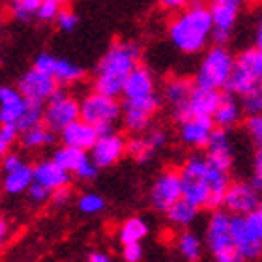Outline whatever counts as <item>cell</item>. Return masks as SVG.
<instances>
[{"label":"cell","mask_w":262,"mask_h":262,"mask_svg":"<svg viewBox=\"0 0 262 262\" xmlns=\"http://www.w3.org/2000/svg\"><path fill=\"white\" fill-rule=\"evenodd\" d=\"M141 45L135 41L120 39L111 43L94 70L92 88L105 96L120 98L129 73L141 64Z\"/></svg>","instance_id":"obj_1"},{"label":"cell","mask_w":262,"mask_h":262,"mask_svg":"<svg viewBox=\"0 0 262 262\" xmlns=\"http://www.w3.org/2000/svg\"><path fill=\"white\" fill-rule=\"evenodd\" d=\"M169 39L184 55L201 53L212 39L213 19L202 0H191L187 8L180 10L169 23Z\"/></svg>","instance_id":"obj_2"},{"label":"cell","mask_w":262,"mask_h":262,"mask_svg":"<svg viewBox=\"0 0 262 262\" xmlns=\"http://www.w3.org/2000/svg\"><path fill=\"white\" fill-rule=\"evenodd\" d=\"M230 219H232V213L227 212L225 208L212 210L206 225V238H204L208 251L212 253L215 262H247L234 246L232 232H230Z\"/></svg>","instance_id":"obj_3"},{"label":"cell","mask_w":262,"mask_h":262,"mask_svg":"<svg viewBox=\"0 0 262 262\" xmlns=\"http://www.w3.org/2000/svg\"><path fill=\"white\" fill-rule=\"evenodd\" d=\"M236 56H232L227 45H213L202 56L195 73V84L215 90H225L234 71Z\"/></svg>","instance_id":"obj_4"},{"label":"cell","mask_w":262,"mask_h":262,"mask_svg":"<svg viewBox=\"0 0 262 262\" xmlns=\"http://www.w3.org/2000/svg\"><path fill=\"white\" fill-rule=\"evenodd\" d=\"M81 118L92 124L99 135L113 131L116 122L122 120V101L92 90L81 99Z\"/></svg>","instance_id":"obj_5"},{"label":"cell","mask_w":262,"mask_h":262,"mask_svg":"<svg viewBox=\"0 0 262 262\" xmlns=\"http://www.w3.org/2000/svg\"><path fill=\"white\" fill-rule=\"evenodd\" d=\"M182 189L184 199L191 201L193 204L206 208L210 199V186H208V161L206 156L191 154L180 167Z\"/></svg>","instance_id":"obj_6"},{"label":"cell","mask_w":262,"mask_h":262,"mask_svg":"<svg viewBox=\"0 0 262 262\" xmlns=\"http://www.w3.org/2000/svg\"><path fill=\"white\" fill-rule=\"evenodd\" d=\"M77 118H81V101L66 92L64 86H58L43 105V124L55 133H60Z\"/></svg>","instance_id":"obj_7"},{"label":"cell","mask_w":262,"mask_h":262,"mask_svg":"<svg viewBox=\"0 0 262 262\" xmlns=\"http://www.w3.org/2000/svg\"><path fill=\"white\" fill-rule=\"evenodd\" d=\"M161 101L163 99L159 98L158 94H152L146 98L124 99L122 101V124L126 131L133 135H141L150 129L154 116L161 107Z\"/></svg>","instance_id":"obj_8"},{"label":"cell","mask_w":262,"mask_h":262,"mask_svg":"<svg viewBox=\"0 0 262 262\" xmlns=\"http://www.w3.org/2000/svg\"><path fill=\"white\" fill-rule=\"evenodd\" d=\"M182 196H184V189H182L180 169H165L154 180L150 193H148V201L156 212L165 213Z\"/></svg>","instance_id":"obj_9"},{"label":"cell","mask_w":262,"mask_h":262,"mask_svg":"<svg viewBox=\"0 0 262 262\" xmlns=\"http://www.w3.org/2000/svg\"><path fill=\"white\" fill-rule=\"evenodd\" d=\"M34 68L49 73L60 86H70L84 79V70L81 66L62 56L51 55V53H39L34 60Z\"/></svg>","instance_id":"obj_10"},{"label":"cell","mask_w":262,"mask_h":262,"mask_svg":"<svg viewBox=\"0 0 262 262\" xmlns=\"http://www.w3.org/2000/svg\"><path fill=\"white\" fill-rule=\"evenodd\" d=\"M127 154L126 137L118 131H107L98 137V141L90 148V158L99 169H109L116 165Z\"/></svg>","instance_id":"obj_11"},{"label":"cell","mask_w":262,"mask_h":262,"mask_svg":"<svg viewBox=\"0 0 262 262\" xmlns=\"http://www.w3.org/2000/svg\"><path fill=\"white\" fill-rule=\"evenodd\" d=\"M58 82L45 71L38 70V68H30L28 71H25L17 82V88L21 90V94L28 101L32 103H41L45 105L47 99L58 90Z\"/></svg>","instance_id":"obj_12"},{"label":"cell","mask_w":262,"mask_h":262,"mask_svg":"<svg viewBox=\"0 0 262 262\" xmlns=\"http://www.w3.org/2000/svg\"><path fill=\"white\" fill-rule=\"evenodd\" d=\"M195 81L187 77H172L163 86V101L169 105L172 118L178 124L189 118V99H191Z\"/></svg>","instance_id":"obj_13"},{"label":"cell","mask_w":262,"mask_h":262,"mask_svg":"<svg viewBox=\"0 0 262 262\" xmlns=\"http://www.w3.org/2000/svg\"><path fill=\"white\" fill-rule=\"evenodd\" d=\"M262 204V193L251 182H232L225 195L223 208L232 215H247Z\"/></svg>","instance_id":"obj_14"},{"label":"cell","mask_w":262,"mask_h":262,"mask_svg":"<svg viewBox=\"0 0 262 262\" xmlns=\"http://www.w3.org/2000/svg\"><path fill=\"white\" fill-rule=\"evenodd\" d=\"M232 240L246 260H257L262 255V240L251 230L246 215H232L230 219Z\"/></svg>","instance_id":"obj_15"},{"label":"cell","mask_w":262,"mask_h":262,"mask_svg":"<svg viewBox=\"0 0 262 262\" xmlns=\"http://www.w3.org/2000/svg\"><path fill=\"white\" fill-rule=\"evenodd\" d=\"M180 141L189 148H206L208 141L215 129V122L212 116H189L178 124Z\"/></svg>","instance_id":"obj_16"},{"label":"cell","mask_w":262,"mask_h":262,"mask_svg":"<svg viewBox=\"0 0 262 262\" xmlns=\"http://www.w3.org/2000/svg\"><path fill=\"white\" fill-rule=\"evenodd\" d=\"M206 159L208 163L217 165V167H221L225 170L232 169V165H234V146H232V141H230L229 129L215 126L210 141H208Z\"/></svg>","instance_id":"obj_17"},{"label":"cell","mask_w":262,"mask_h":262,"mask_svg":"<svg viewBox=\"0 0 262 262\" xmlns=\"http://www.w3.org/2000/svg\"><path fill=\"white\" fill-rule=\"evenodd\" d=\"M28 101L15 86H0V124L17 126L28 109Z\"/></svg>","instance_id":"obj_18"},{"label":"cell","mask_w":262,"mask_h":262,"mask_svg":"<svg viewBox=\"0 0 262 262\" xmlns=\"http://www.w3.org/2000/svg\"><path fill=\"white\" fill-rule=\"evenodd\" d=\"M71 172L60 167L55 159H41L34 165V182L47 187L51 193L71 184Z\"/></svg>","instance_id":"obj_19"},{"label":"cell","mask_w":262,"mask_h":262,"mask_svg":"<svg viewBox=\"0 0 262 262\" xmlns=\"http://www.w3.org/2000/svg\"><path fill=\"white\" fill-rule=\"evenodd\" d=\"M62 144H68V146H75L81 148V150H86L90 152V148L96 144L99 137V131L88 124L86 120L82 118H77L75 122H71L70 126H66L64 129L58 133Z\"/></svg>","instance_id":"obj_20"},{"label":"cell","mask_w":262,"mask_h":262,"mask_svg":"<svg viewBox=\"0 0 262 262\" xmlns=\"http://www.w3.org/2000/svg\"><path fill=\"white\" fill-rule=\"evenodd\" d=\"M156 94V77L146 66L139 64L135 70L131 71L127 77L126 84H124V99H137V98H146Z\"/></svg>","instance_id":"obj_21"},{"label":"cell","mask_w":262,"mask_h":262,"mask_svg":"<svg viewBox=\"0 0 262 262\" xmlns=\"http://www.w3.org/2000/svg\"><path fill=\"white\" fill-rule=\"evenodd\" d=\"M242 116H244V109L240 105V98L234 96V94L223 90L221 92V99H219V105L215 113H213V122L217 127H223V129H232L242 122Z\"/></svg>","instance_id":"obj_22"},{"label":"cell","mask_w":262,"mask_h":262,"mask_svg":"<svg viewBox=\"0 0 262 262\" xmlns=\"http://www.w3.org/2000/svg\"><path fill=\"white\" fill-rule=\"evenodd\" d=\"M223 90L195 84L189 99V116H213Z\"/></svg>","instance_id":"obj_23"},{"label":"cell","mask_w":262,"mask_h":262,"mask_svg":"<svg viewBox=\"0 0 262 262\" xmlns=\"http://www.w3.org/2000/svg\"><path fill=\"white\" fill-rule=\"evenodd\" d=\"M53 159H55L60 167H64L68 172H71L73 176L79 174V172L92 161L90 152L81 150V148H75V146H68V144H62V146L56 148L55 154H53Z\"/></svg>","instance_id":"obj_24"},{"label":"cell","mask_w":262,"mask_h":262,"mask_svg":"<svg viewBox=\"0 0 262 262\" xmlns=\"http://www.w3.org/2000/svg\"><path fill=\"white\" fill-rule=\"evenodd\" d=\"M34 184V165L23 163L19 169L2 174V189L8 195H23Z\"/></svg>","instance_id":"obj_25"},{"label":"cell","mask_w":262,"mask_h":262,"mask_svg":"<svg viewBox=\"0 0 262 262\" xmlns=\"http://www.w3.org/2000/svg\"><path fill=\"white\" fill-rule=\"evenodd\" d=\"M199 212H201V206H196L191 201H187V199L182 196L180 201H176L174 204L165 212V217H167V221H169L172 227H176V229H187L189 225H193V221L196 219Z\"/></svg>","instance_id":"obj_26"},{"label":"cell","mask_w":262,"mask_h":262,"mask_svg":"<svg viewBox=\"0 0 262 262\" xmlns=\"http://www.w3.org/2000/svg\"><path fill=\"white\" fill-rule=\"evenodd\" d=\"M210 13L213 19V28H221V30H229L232 32L236 21H238V13H240V6L230 4L227 0H210Z\"/></svg>","instance_id":"obj_27"},{"label":"cell","mask_w":262,"mask_h":262,"mask_svg":"<svg viewBox=\"0 0 262 262\" xmlns=\"http://www.w3.org/2000/svg\"><path fill=\"white\" fill-rule=\"evenodd\" d=\"M56 135L58 133L49 129L45 124H38V126L30 127V129L21 131L19 141H21V146L27 148V150H39V148H47L51 144H55Z\"/></svg>","instance_id":"obj_28"},{"label":"cell","mask_w":262,"mask_h":262,"mask_svg":"<svg viewBox=\"0 0 262 262\" xmlns=\"http://www.w3.org/2000/svg\"><path fill=\"white\" fill-rule=\"evenodd\" d=\"M150 232V227L142 217L139 215H133V217H127L124 223L120 225L118 229V240L120 244H135V242H142Z\"/></svg>","instance_id":"obj_29"},{"label":"cell","mask_w":262,"mask_h":262,"mask_svg":"<svg viewBox=\"0 0 262 262\" xmlns=\"http://www.w3.org/2000/svg\"><path fill=\"white\" fill-rule=\"evenodd\" d=\"M257 84H260V81H258L257 75H255L253 71L234 64V71H232V75H230V79H229V84H227L225 90L240 98L242 94H246L247 90L255 88Z\"/></svg>","instance_id":"obj_30"},{"label":"cell","mask_w":262,"mask_h":262,"mask_svg":"<svg viewBox=\"0 0 262 262\" xmlns=\"http://www.w3.org/2000/svg\"><path fill=\"white\" fill-rule=\"evenodd\" d=\"M176 247H178V251L187 262H199L202 257V240L199 238L196 232L193 230H187L184 229L178 236V240H176Z\"/></svg>","instance_id":"obj_31"},{"label":"cell","mask_w":262,"mask_h":262,"mask_svg":"<svg viewBox=\"0 0 262 262\" xmlns=\"http://www.w3.org/2000/svg\"><path fill=\"white\" fill-rule=\"evenodd\" d=\"M43 4V0H10L8 11L10 17L19 23H28L36 19L39 6Z\"/></svg>","instance_id":"obj_32"},{"label":"cell","mask_w":262,"mask_h":262,"mask_svg":"<svg viewBox=\"0 0 262 262\" xmlns=\"http://www.w3.org/2000/svg\"><path fill=\"white\" fill-rule=\"evenodd\" d=\"M158 152L156 148L148 142L146 135H133L127 141V156L131 159H135L137 163H148L154 158V154Z\"/></svg>","instance_id":"obj_33"},{"label":"cell","mask_w":262,"mask_h":262,"mask_svg":"<svg viewBox=\"0 0 262 262\" xmlns=\"http://www.w3.org/2000/svg\"><path fill=\"white\" fill-rule=\"evenodd\" d=\"M236 66H242L246 70L253 71L257 79L262 82V49L260 47H251V49L242 51L240 55L236 56Z\"/></svg>","instance_id":"obj_34"},{"label":"cell","mask_w":262,"mask_h":262,"mask_svg":"<svg viewBox=\"0 0 262 262\" xmlns=\"http://www.w3.org/2000/svg\"><path fill=\"white\" fill-rule=\"evenodd\" d=\"M107 206V202L101 195L98 193H82L79 199H77V208H79V212L84 213V215H98L101 213Z\"/></svg>","instance_id":"obj_35"},{"label":"cell","mask_w":262,"mask_h":262,"mask_svg":"<svg viewBox=\"0 0 262 262\" xmlns=\"http://www.w3.org/2000/svg\"><path fill=\"white\" fill-rule=\"evenodd\" d=\"M240 105L244 109V115H260L262 113V82L255 88L247 90L240 96Z\"/></svg>","instance_id":"obj_36"},{"label":"cell","mask_w":262,"mask_h":262,"mask_svg":"<svg viewBox=\"0 0 262 262\" xmlns=\"http://www.w3.org/2000/svg\"><path fill=\"white\" fill-rule=\"evenodd\" d=\"M38 124H43V105L32 103V101H30L25 116H23L21 122L17 124V129L25 131V129H30V127H34V126H38Z\"/></svg>","instance_id":"obj_37"},{"label":"cell","mask_w":262,"mask_h":262,"mask_svg":"<svg viewBox=\"0 0 262 262\" xmlns=\"http://www.w3.org/2000/svg\"><path fill=\"white\" fill-rule=\"evenodd\" d=\"M19 135H21V131L17 129V126H13V124H0V159L4 158L8 152H11V146L15 144Z\"/></svg>","instance_id":"obj_38"},{"label":"cell","mask_w":262,"mask_h":262,"mask_svg":"<svg viewBox=\"0 0 262 262\" xmlns=\"http://www.w3.org/2000/svg\"><path fill=\"white\" fill-rule=\"evenodd\" d=\"M244 129L255 144H262V113L260 115H247L244 120Z\"/></svg>","instance_id":"obj_39"},{"label":"cell","mask_w":262,"mask_h":262,"mask_svg":"<svg viewBox=\"0 0 262 262\" xmlns=\"http://www.w3.org/2000/svg\"><path fill=\"white\" fill-rule=\"evenodd\" d=\"M60 10H62V6H58L56 2H53V0H43V4L39 6L38 13H36V19H38L39 23H53V21H56Z\"/></svg>","instance_id":"obj_40"},{"label":"cell","mask_w":262,"mask_h":262,"mask_svg":"<svg viewBox=\"0 0 262 262\" xmlns=\"http://www.w3.org/2000/svg\"><path fill=\"white\" fill-rule=\"evenodd\" d=\"M55 23L62 32H73L77 28V25H79V17L71 10H60V13H58Z\"/></svg>","instance_id":"obj_41"},{"label":"cell","mask_w":262,"mask_h":262,"mask_svg":"<svg viewBox=\"0 0 262 262\" xmlns=\"http://www.w3.org/2000/svg\"><path fill=\"white\" fill-rule=\"evenodd\" d=\"M142 257H144V249H142L141 242L124 244L122 246V258H124V262H141Z\"/></svg>","instance_id":"obj_42"},{"label":"cell","mask_w":262,"mask_h":262,"mask_svg":"<svg viewBox=\"0 0 262 262\" xmlns=\"http://www.w3.org/2000/svg\"><path fill=\"white\" fill-rule=\"evenodd\" d=\"M251 184L262 193V144H258L253 156V176Z\"/></svg>","instance_id":"obj_43"},{"label":"cell","mask_w":262,"mask_h":262,"mask_svg":"<svg viewBox=\"0 0 262 262\" xmlns=\"http://www.w3.org/2000/svg\"><path fill=\"white\" fill-rule=\"evenodd\" d=\"M27 193L30 202H34V204H45L47 201H51V191L47 187L41 186V184H38V182H34L32 186L28 187Z\"/></svg>","instance_id":"obj_44"},{"label":"cell","mask_w":262,"mask_h":262,"mask_svg":"<svg viewBox=\"0 0 262 262\" xmlns=\"http://www.w3.org/2000/svg\"><path fill=\"white\" fill-rule=\"evenodd\" d=\"M23 163H27L25 159H23L21 154H17V152H8L4 156V158L0 159V170H2V174L4 172H10V170H15L19 169Z\"/></svg>","instance_id":"obj_45"},{"label":"cell","mask_w":262,"mask_h":262,"mask_svg":"<svg viewBox=\"0 0 262 262\" xmlns=\"http://www.w3.org/2000/svg\"><path fill=\"white\" fill-rule=\"evenodd\" d=\"M146 139L156 150H159V148H163L165 144H167L169 135H167V131H165L163 127H150V129L146 131Z\"/></svg>","instance_id":"obj_46"},{"label":"cell","mask_w":262,"mask_h":262,"mask_svg":"<svg viewBox=\"0 0 262 262\" xmlns=\"http://www.w3.org/2000/svg\"><path fill=\"white\" fill-rule=\"evenodd\" d=\"M71 201V189L70 186L60 187V189H56V191L51 193V204L55 208H64L68 206V202Z\"/></svg>","instance_id":"obj_47"},{"label":"cell","mask_w":262,"mask_h":262,"mask_svg":"<svg viewBox=\"0 0 262 262\" xmlns=\"http://www.w3.org/2000/svg\"><path fill=\"white\" fill-rule=\"evenodd\" d=\"M246 219H247V223H249L253 232L262 240V204L258 208H255L251 213H247Z\"/></svg>","instance_id":"obj_48"},{"label":"cell","mask_w":262,"mask_h":262,"mask_svg":"<svg viewBox=\"0 0 262 262\" xmlns=\"http://www.w3.org/2000/svg\"><path fill=\"white\" fill-rule=\"evenodd\" d=\"M189 2H191V0H159L161 8L167 11H180V10H184V8H187Z\"/></svg>","instance_id":"obj_49"},{"label":"cell","mask_w":262,"mask_h":262,"mask_svg":"<svg viewBox=\"0 0 262 262\" xmlns=\"http://www.w3.org/2000/svg\"><path fill=\"white\" fill-rule=\"evenodd\" d=\"M230 36H232V32H229V30L213 28V32H212V41H213V45H227V43L230 41Z\"/></svg>","instance_id":"obj_50"},{"label":"cell","mask_w":262,"mask_h":262,"mask_svg":"<svg viewBox=\"0 0 262 262\" xmlns=\"http://www.w3.org/2000/svg\"><path fill=\"white\" fill-rule=\"evenodd\" d=\"M8 234H10V225H8V221H6L4 215H2V212H0V247L6 244Z\"/></svg>","instance_id":"obj_51"},{"label":"cell","mask_w":262,"mask_h":262,"mask_svg":"<svg viewBox=\"0 0 262 262\" xmlns=\"http://www.w3.org/2000/svg\"><path fill=\"white\" fill-rule=\"evenodd\" d=\"M88 262H113V258L103 251H92L88 255Z\"/></svg>","instance_id":"obj_52"},{"label":"cell","mask_w":262,"mask_h":262,"mask_svg":"<svg viewBox=\"0 0 262 262\" xmlns=\"http://www.w3.org/2000/svg\"><path fill=\"white\" fill-rule=\"evenodd\" d=\"M255 45L262 49V17L257 25V30H255Z\"/></svg>","instance_id":"obj_53"},{"label":"cell","mask_w":262,"mask_h":262,"mask_svg":"<svg viewBox=\"0 0 262 262\" xmlns=\"http://www.w3.org/2000/svg\"><path fill=\"white\" fill-rule=\"evenodd\" d=\"M2 30H4V11L0 8V36H2Z\"/></svg>","instance_id":"obj_54"},{"label":"cell","mask_w":262,"mask_h":262,"mask_svg":"<svg viewBox=\"0 0 262 262\" xmlns=\"http://www.w3.org/2000/svg\"><path fill=\"white\" fill-rule=\"evenodd\" d=\"M53 2H56L58 6H66V4H70L71 0H53Z\"/></svg>","instance_id":"obj_55"},{"label":"cell","mask_w":262,"mask_h":262,"mask_svg":"<svg viewBox=\"0 0 262 262\" xmlns=\"http://www.w3.org/2000/svg\"><path fill=\"white\" fill-rule=\"evenodd\" d=\"M227 2H230V4H236V6H242V4H244V0H227Z\"/></svg>","instance_id":"obj_56"},{"label":"cell","mask_w":262,"mask_h":262,"mask_svg":"<svg viewBox=\"0 0 262 262\" xmlns=\"http://www.w3.org/2000/svg\"><path fill=\"white\" fill-rule=\"evenodd\" d=\"M0 60H2V47H0Z\"/></svg>","instance_id":"obj_57"}]
</instances>
